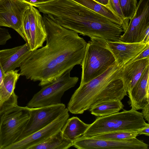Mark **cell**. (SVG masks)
<instances>
[{"instance_id": "1", "label": "cell", "mask_w": 149, "mask_h": 149, "mask_svg": "<svg viewBox=\"0 0 149 149\" xmlns=\"http://www.w3.org/2000/svg\"><path fill=\"white\" fill-rule=\"evenodd\" d=\"M46 45L31 51L20 67V76L42 87L77 65H81L87 43L78 33L62 26L43 14Z\"/></svg>"}, {"instance_id": "2", "label": "cell", "mask_w": 149, "mask_h": 149, "mask_svg": "<svg viewBox=\"0 0 149 149\" xmlns=\"http://www.w3.org/2000/svg\"><path fill=\"white\" fill-rule=\"evenodd\" d=\"M121 67L116 64L100 76L80 85L68 103L69 111L81 114L104 102L123 99L127 93L120 79Z\"/></svg>"}, {"instance_id": "3", "label": "cell", "mask_w": 149, "mask_h": 149, "mask_svg": "<svg viewBox=\"0 0 149 149\" xmlns=\"http://www.w3.org/2000/svg\"><path fill=\"white\" fill-rule=\"evenodd\" d=\"M149 126L141 112L133 109L110 115L99 117L90 125L83 136L91 137L108 132H135Z\"/></svg>"}, {"instance_id": "4", "label": "cell", "mask_w": 149, "mask_h": 149, "mask_svg": "<svg viewBox=\"0 0 149 149\" xmlns=\"http://www.w3.org/2000/svg\"><path fill=\"white\" fill-rule=\"evenodd\" d=\"M81 65L80 85L100 76L116 64L107 44L108 40L98 37L90 38Z\"/></svg>"}, {"instance_id": "5", "label": "cell", "mask_w": 149, "mask_h": 149, "mask_svg": "<svg viewBox=\"0 0 149 149\" xmlns=\"http://www.w3.org/2000/svg\"><path fill=\"white\" fill-rule=\"evenodd\" d=\"M29 116V108L18 105L0 113V149H6L17 141Z\"/></svg>"}, {"instance_id": "6", "label": "cell", "mask_w": 149, "mask_h": 149, "mask_svg": "<svg viewBox=\"0 0 149 149\" xmlns=\"http://www.w3.org/2000/svg\"><path fill=\"white\" fill-rule=\"evenodd\" d=\"M69 70L52 82L43 86L27 103L29 108L60 104L65 92L73 87L79 80L77 77H71Z\"/></svg>"}, {"instance_id": "7", "label": "cell", "mask_w": 149, "mask_h": 149, "mask_svg": "<svg viewBox=\"0 0 149 149\" xmlns=\"http://www.w3.org/2000/svg\"><path fill=\"white\" fill-rule=\"evenodd\" d=\"M148 32L149 0H139L134 15L119 41L128 43L140 42Z\"/></svg>"}, {"instance_id": "8", "label": "cell", "mask_w": 149, "mask_h": 149, "mask_svg": "<svg viewBox=\"0 0 149 149\" xmlns=\"http://www.w3.org/2000/svg\"><path fill=\"white\" fill-rule=\"evenodd\" d=\"M65 108V105L61 103L29 108V118L17 141L49 125L59 116Z\"/></svg>"}, {"instance_id": "9", "label": "cell", "mask_w": 149, "mask_h": 149, "mask_svg": "<svg viewBox=\"0 0 149 149\" xmlns=\"http://www.w3.org/2000/svg\"><path fill=\"white\" fill-rule=\"evenodd\" d=\"M78 149H148V145L136 137L123 140L95 139L80 136L73 142Z\"/></svg>"}, {"instance_id": "10", "label": "cell", "mask_w": 149, "mask_h": 149, "mask_svg": "<svg viewBox=\"0 0 149 149\" xmlns=\"http://www.w3.org/2000/svg\"><path fill=\"white\" fill-rule=\"evenodd\" d=\"M67 108H65L59 116L46 127L16 141L6 149H30L41 143L53 134L61 130L69 118Z\"/></svg>"}, {"instance_id": "11", "label": "cell", "mask_w": 149, "mask_h": 149, "mask_svg": "<svg viewBox=\"0 0 149 149\" xmlns=\"http://www.w3.org/2000/svg\"><path fill=\"white\" fill-rule=\"evenodd\" d=\"M30 5L22 0H0V26L13 29L24 40L22 19L25 11Z\"/></svg>"}, {"instance_id": "12", "label": "cell", "mask_w": 149, "mask_h": 149, "mask_svg": "<svg viewBox=\"0 0 149 149\" xmlns=\"http://www.w3.org/2000/svg\"><path fill=\"white\" fill-rule=\"evenodd\" d=\"M117 65L121 67L140 53L149 44L142 42L128 43L120 41H107Z\"/></svg>"}, {"instance_id": "13", "label": "cell", "mask_w": 149, "mask_h": 149, "mask_svg": "<svg viewBox=\"0 0 149 149\" xmlns=\"http://www.w3.org/2000/svg\"><path fill=\"white\" fill-rule=\"evenodd\" d=\"M18 71L15 70L5 73L0 84V113L17 105L18 97L14 90L20 76Z\"/></svg>"}, {"instance_id": "14", "label": "cell", "mask_w": 149, "mask_h": 149, "mask_svg": "<svg viewBox=\"0 0 149 149\" xmlns=\"http://www.w3.org/2000/svg\"><path fill=\"white\" fill-rule=\"evenodd\" d=\"M31 51L26 43L12 48L0 50V63L4 73L20 67Z\"/></svg>"}, {"instance_id": "15", "label": "cell", "mask_w": 149, "mask_h": 149, "mask_svg": "<svg viewBox=\"0 0 149 149\" xmlns=\"http://www.w3.org/2000/svg\"><path fill=\"white\" fill-rule=\"evenodd\" d=\"M149 65L129 94V104L132 109H142L149 103Z\"/></svg>"}, {"instance_id": "16", "label": "cell", "mask_w": 149, "mask_h": 149, "mask_svg": "<svg viewBox=\"0 0 149 149\" xmlns=\"http://www.w3.org/2000/svg\"><path fill=\"white\" fill-rule=\"evenodd\" d=\"M149 65V58H143L122 67L120 79L128 94Z\"/></svg>"}, {"instance_id": "17", "label": "cell", "mask_w": 149, "mask_h": 149, "mask_svg": "<svg viewBox=\"0 0 149 149\" xmlns=\"http://www.w3.org/2000/svg\"><path fill=\"white\" fill-rule=\"evenodd\" d=\"M30 43L29 48L35 50L43 46L46 41V33L43 17L38 9L30 6Z\"/></svg>"}, {"instance_id": "18", "label": "cell", "mask_w": 149, "mask_h": 149, "mask_svg": "<svg viewBox=\"0 0 149 149\" xmlns=\"http://www.w3.org/2000/svg\"><path fill=\"white\" fill-rule=\"evenodd\" d=\"M90 125L73 116L67 120L61 130L64 136L73 142L84 134Z\"/></svg>"}, {"instance_id": "19", "label": "cell", "mask_w": 149, "mask_h": 149, "mask_svg": "<svg viewBox=\"0 0 149 149\" xmlns=\"http://www.w3.org/2000/svg\"><path fill=\"white\" fill-rule=\"evenodd\" d=\"M73 146V142L64 136L61 130L30 149H68Z\"/></svg>"}, {"instance_id": "20", "label": "cell", "mask_w": 149, "mask_h": 149, "mask_svg": "<svg viewBox=\"0 0 149 149\" xmlns=\"http://www.w3.org/2000/svg\"><path fill=\"white\" fill-rule=\"evenodd\" d=\"M72 0L108 18L123 28V23L122 20L108 6L100 4L93 0Z\"/></svg>"}, {"instance_id": "21", "label": "cell", "mask_w": 149, "mask_h": 149, "mask_svg": "<svg viewBox=\"0 0 149 149\" xmlns=\"http://www.w3.org/2000/svg\"><path fill=\"white\" fill-rule=\"evenodd\" d=\"M124 107L121 100H113L96 105L89 111L92 114L96 116H104L118 112Z\"/></svg>"}, {"instance_id": "22", "label": "cell", "mask_w": 149, "mask_h": 149, "mask_svg": "<svg viewBox=\"0 0 149 149\" xmlns=\"http://www.w3.org/2000/svg\"><path fill=\"white\" fill-rule=\"evenodd\" d=\"M123 18L124 32L127 27L129 20L134 15L137 6V0H118Z\"/></svg>"}, {"instance_id": "23", "label": "cell", "mask_w": 149, "mask_h": 149, "mask_svg": "<svg viewBox=\"0 0 149 149\" xmlns=\"http://www.w3.org/2000/svg\"><path fill=\"white\" fill-rule=\"evenodd\" d=\"M139 134L137 131L115 132L102 134L90 138L95 139L119 141L135 138Z\"/></svg>"}, {"instance_id": "24", "label": "cell", "mask_w": 149, "mask_h": 149, "mask_svg": "<svg viewBox=\"0 0 149 149\" xmlns=\"http://www.w3.org/2000/svg\"><path fill=\"white\" fill-rule=\"evenodd\" d=\"M30 5L25 11L22 22V30L24 37V40L27 44L29 47L30 45L31 38Z\"/></svg>"}, {"instance_id": "25", "label": "cell", "mask_w": 149, "mask_h": 149, "mask_svg": "<svg viewBox=\"0 0 149 149\" xmlns=\"http://www.w3.org/2000/svg\"><path fill=\"white\" fill-rule=\"evenodd\" d=\"M108 7L122 20L123 23V18L118 0H109Z\"/></svg>"}, {"instance_id": "26", "label": "cell", "mask_w": 149, "mask_h": 149, "mask_svg": "<svg viewBox=\"0 0 149 149\" xmlns=\"http://www.w3.org/2000/svg\"><path fill=\"white\" fill-rule=\"evenodd\" d=\"M149 58V44L147 46L138 54L130 60L126 64H128L143 58Z\"/></svg>"}, {"instance_id": "27", "label": "cell", "mask_w": 149, "mask_h": 149, "mask_svg": "<svg viewBox=\"0 0 149 149\" xmlns=\"http://www.w3.org/2000/svg\"><path fill=\"white\" fill-rule=\"evenodd\" d=\"M30 5L36 7L38 4L48 2L53 0H22Z\"/></svg>"}, {"instance_id": "28", "label": "cell", "mask_w": 149, "mask_h": 149, "mask_svg": "<svg viewBox=\"0 0 149 149\" xmlns=\"http://www.w3.org/2000/svg\"><path fill=\"white\" fill-rule=\"evenodd\" d=\"M142 109L141 113L143 118L149 122V103L146 105Z\"/></svg>"}, {"instance_id": "29", "label": "cell", "mask_w": 149, "mask_h": 149, "mask_svg": "<svg viewBox=\"0 0 149 149\" xmlns=\"http://www.w3.org/2000/svg\"><path fill=\"white\" fill-rule=\"evenodd\" d=\"M140 134H144L146 136H149V126L141 129L137 131Z\"/></svg>"}, {"instance_id": "30", "label": "cell", "mask_w": 149, "mask_h": 149, "mask_svg": "<svg viewBox=\"0 0 149 149\" xmlns=\"http://www.w3.org/2000/svg\"><path fill=\"white\" fill-rule=\"evenodd\" d=\"M96 2L104 6H108L109 0H93Z\"/></svg>"}, {"instance_id": "31", "label": "cell", "mask_w": 149, "mask_h": 149, "mask_svg": "<svg viewBox=\"0 0 149 149\" xmlns=\"http://www.w3.org/2000/svg\"><path fill=\"white\" fill-rule=\"evenodd\" d=\"M4 74L5 73L3 71L0 63V84L1 83L3 80Z\"/></svg>"}, {"instance_id": "32", "label": "cell", "mask_w": 149, "mask_h": 149, "mask_svg": "<svg viewBox=\"0 0 149 149\" xmlns=\"http://www.w3.org/2000/svg\"></svg>"}]
</instances>
